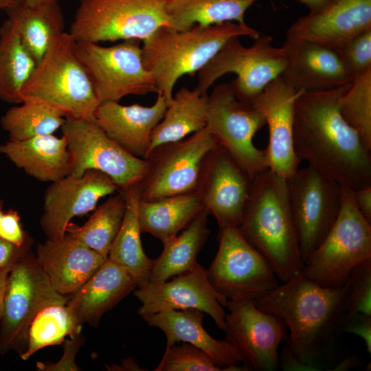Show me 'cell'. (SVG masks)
Returning <instances> with one entry per match:
<instances>
[{
    "instance_id": "9c48e42d",
    "label": "cell",
    "mask_w": 371,
    "mask_h": 371,
    "mask_svg": "<svg viewBox=\"0 0 371 371\" xmlns=\"http://www.w3.org/2000/svg\"><path fill=\"white\" fill-rule=\"evenodd\" d=\"M218 241L216 254L206 272L213 289L225 302L256 301L278 285L268 260L238 227H220Z\"/></svg>"
},
{
    "instance_id": "e0dca14e",
    "label": "cell",
    "mask_w": 371,
    "mask_h": 371,
    "mask_svg": "<svg viewBox=\"0 0 371 371\" xmlns=\"http://www.w3.org/2000/svg\"><path fill=\"white\" fill-rule=\"evenodd\" d=\"M253 179L220 145L206 157L197 191L204 209L215 218L219 228L239 227Z\"/></svg>"
},
{
    "instance_id": "5b68a950",
    "label": "cell",
    "mask_w": 371,
    "mask_h": 371,
    "mask_svg": "<svg viewBox=\"0 0 371 371\" xmlns=\"http://www.w3.org/2000/svg\"><path fill=\"white\" fill-rule=\"evenodd\" d=\"M76 43L65 32L55 40L23 86L22 102L46 104L65 118L95 119L100 102Z\"/></svg>"
},
{
    "instance_id": "52a82bcc",
    "label": "cell",
    "mask_w": 371,
    "mask_h": 371,
    "mask_svg": "<svg viewBox=\"0 0 371 371\" xmlns=\"http://www.w3.org/2000/svg\"><path fill=\"white\" fill-rule=\"evenodd\" d=\"M169 1L84 0L80 2L69 33L76 41H142L161 27H171Z\"/></svg>"
},
{
    "instance_id": "2e32d148",
    "label": "cell",
    "mask_w": 371,
    "mask_h": 371,
    "mask_svg": "<svg viewBox=\"0 0 371 371\" xmlns=\"http://www.w3.org/2000/svg\"><path fill=\"white\" fill-rule=\"evenodd\" d=\"M225 339L238 350L250 370L273 371L279 366L278 348L288 335L276 315L260 310L255 300L226 302Z\"/></svg>"
},
{
    "instance_id": "7402d4cb",
    "label": "cell",
    "mask_w": 371,
    "mask_h": 371,
    "mask_svg": "<svg viewBox=\"0 0 371 371\" xmlns=\"http://www.w3.org/2000/svg\"><path fill=\"white\" fill-rule=\"evenodd\" d=\"M281 77L297 90L324 91L352 82L337 50L317 43L286 37Z\"/></svg>"
},
{
    "instance_id": "cb8c5ba5",
    "label": "cell",
    "mask_w": 371,
    "mask_h": 371,
    "mask_svg": "<svg viewBox=\"0 0 371 371\" xmlns=\"http://www.w3.org/2000/svg\"><path fill=\"white\" fill-rule=\"evenodd\" d=\"M204 314L196 308L165 310L143 319L164 333L166 348L179 341L188 343L206 353L222 370H250L235 346L226 339L214 338L204 328Z\"/></svg>"
},
{
    "instance_id": "5bb4252c",
    "label": "cell",
    "mask_w": 371,
    "mask_h": 371,
    "mask_svg": "<svg viewBox=\"0 0 371 371\" xmlns=\"http://www.w3.org/2000/svg\"><path fill=\"white\" fill-rule=\"evenodd\" d=\"M266 122L252 104L239 100L230 84L222 83L208 95L206 127L221 146L254 177L267 168L264 150L254 144Z\"/></svg>"
},
{
    "instance_id": "83f0119b",
    "label": "cell",
    "mask_w": 371,
    "mask_h": 371,
    "mask_svg": "<svg viewBox=\"0 0 371 371\" xmlns=\"http://www.w3.org/2000/svg\"><path fill=\"white\" fill-rule=\"evenodd\" d=\"M203 209L197 190L154 200L140 198L138 203L140 230L164 244L178 235Z\"/></svg>"
},
{
    "instance_id": "f6af8a7d",
    "label": "cell",
    "mask_w": 371,
    "mask_h": 371,
    "mask_svg": "<svg viewBox=\"0 0 371 371\" xmlns=\"http://www.w3.org/2000/svg\"><path fill=\"white\" fill-rule=\"evenodd\" d=\"M32 244L31 238L22 247H16L0 238V269L10 272L16 261L31 249Z\"/></svg>"
},
{
    "instance_id": "7a4b0ae2",
    "label": "cell",
    "mask_w": 371,
    "mask_h": 371,
    "mask_svg": "<svg viewBox=\"0 0 371 371\" xmlns=\"http://www.w3.org/2000/svg\"><path fill=\"white\" fill-rule=\"evenodd\" d=\"M348 284L322 286L302 272L256 301L260 310L277 315L289 330L286 344L302 361L316 366L340 329L346 313Z\"/></svg>"
},
{
    "instance_id": "d6986e66",
    "label": "cell",
    "mask_w": 371,
    "mask_h": 371,
    "mask_svg": "<svg viewBox=\"0 0 371 371\" xmlns=\"http://www.w3.org/2000/svg\"><path fill=\"white\" fill-rule=\"evenodd\" d=\"M119 190L106 174L88 170L82 175H68L52 182L44 194L41 227L49 239L63 237L70 221L93 210L98 201Z\"/></svg>"
},
{
    "instance_id": "4316f807",
    "label": "cell",
    "mask_w": 371,
    "mask_h": 371,
    "mask_svg": "<svg viewBox=\"0 0 371 371\" xmlns=\"http://www.w3.org/2000/svg\"><path fill=\"white\" fill-rule=\"evenodd\" d=\"M0 153L28 175L43 182H54L71 174L70 155L66 137L53 134L25 140L9 139Z\"/></svg>"
},
{
    "instance_id": "d4e9b609",
    "label": "cell",
    "mask_w": 371,
    "mask_h": 371,
    "mask_svg": "<svg viewBox=\"0 0 371 371\" xmlns=\"http://www.w3.org/2000/svg\"><path fill=\"white\" fill-rule=\"evenodd\" d=\"M57 292L71 295L106 258L67 233L39 244L35 256Z\"/></svg>"
},
{
    "instance_id": "836d02e7",
    "label": "cell",
    "mask_w": 371,
    "mask_h": 371,
    "mask_svg": "<svg viewBox=\"0 0 371 371\" xmlns=\"http://www.w3.org/2000/svg\"><path fill=\"white\" fill-rule=\"evenodd\" d=\"M36 63L7 19L0 27V100L19 104L23 86Z\"/></svg>"
},
{
    "instance_id": "1f68e13d",
    "label": "cell",
    "mask_w": 371,
    "mask_h": 371,
    "mask_svg": "<svg viewBox=\"0 0 371 371\" xmlns=\"http://www.w3.org/2000/svg\"><path fill=\"white\" fill-rule=\"evenodd\" d=\"M123 191L126 196L125 213L108 258L125 267L140 286L148 282L153 260L146 255L141 241L139 183Z\"/></svg>"
},
{
    "instance_id": "484cf974",
    "label": "cell",
    "mask_w": 371,
    "mask_h": 371,
    "mask_svg": "<svg viewBox=\"0 0 371 371\" xmlns=\"http://www.w3.org/2000/svg\"><path fill=\"white\" fill-rule=\"evenodd\" d=\"M137 287L128 271L107 258L91 277L69 295L67 305L80 325L97 324L105 313Z\"/></svg>"
},
{
    "instance_id": "74e56055",
    "label": "cell",
    "mask_w": 371,
    "mask_h": 371,
    "mask_svg": "<svg viewBox=\"0 0 371 371\" xmlns=\"http://www.w3.org/2000/svg\"><path fill=\"white\" fill-rule=\"evenodd\" d=\"M340 113L371 150V71L355 79L339 100Z\"/></svg>"
},
{
    "instance_id": "b9f144b4",
    "label": "cell",
    "mask_w": 371,
    "mask_h": 371,
    "mask_svg": "<svg viewBox=\"0 0 371 371\" xmlns=\"http://www.w3.org/2000/svg\"><path fill=\"white\" fill-rule=\"evenodd\" d=\"M340 330L359 336L364 341L368 352L371 353V315L346 312Z\"/></svg>"
},
{
    "instance_id": "f35d334b",
    "label": "cell",
    "mask_w": 371,
    "mask_h": 371,
    "mask_svg": "<svg viewBox=\"0 0 371 371\" xmlns=\"http://www.w3.org/2000/svg\"><path fill=\"white\" fill-rule=\"evenodd\" d=\"M203 351L188 343L166 348L155 371H221Z\"/></svg>"
},
{
    "instance_id": "4fadbf2b",
    "label": "cell",
    "mask_w": 371,
    "mask_h": 371,
    "mask_svg": "<svg viewBox=\"0 0 371 371\" xmlns=\"http://www.w3.org/2000/svg\"><path fill=\"white\" fill-rule=\"evenodd\" d=\"M70 155L71 175L95 170L125 190L139 183L148 170L146 159L135 157L112 140L93 120L65 118L61 126Z\"/></svg>"
},
{
    "instance_id": "f5cc1de1",
    "label": "cell",
    "mask_w": 371,
    "mask_h": 371,
    "mask_svg": "<svg viewBox=\"0 0 371 371\" xmlns=\"http://www.w3.org/2000/svg\"><path fill=\"white\" fill-rule=\"evenodd\" d=\"M55 1H59V0H23V3L28 6H36Z\"/></svg>"
},
{
    "instance_id": "681fc988",
    "label": "cell",
    "mask_w": 371,
    "mask_h": 371,
    "mask_svg": "<svg viewBox=\"0 0 371 371\" xmlns=\"http://www.w3.org/2000/svg\"><path fill=\"white\" fill-rule=\"evenodd\" d=\"M9 272L0 269V319L2 315L3 299Z\"/></svg>"
},
{
    "instance_id": "bcb514c9",
    "label": "cell",
    "mask_w": 371,
    "mask_h": 371,
    "mask_svg": "<svg viewBox=\"0 0 371 371\" xmlns=\"http://www.w3.org/2000/svg\"><path fill=\"white\" fill-rule=\"evenodd\" d=\"M279 365L284 371H318L320 369L315 365L302 361L299 359L286 344L279 354Z\"/></svg>"
},
{
    "instance_id": "4dcf8cb0",
    "label": "cell",
    "mask_w": 371,
    "mask_h": 371,
    "mask_svg": "<svg viewBox=\"0 0 371 371\" xmlns=\"http://www.w3.org/2000/svg\"><path fill=\"white\" fill-rule=\"evenodd\" d=\"M208 216L203 209L180 234L163 244L161 254L153 260L148 282L168 280L194 267L210 233Z\"/></svg>"
},
{
    "instance_id": "ba28073f",
    "label": "cell",
    "mask_w": 371,
    "mask_h": 371,
    "mask_svg": "<svg viewBox=\"0 0 371 371\" xmlns=\"http://www.w3.org/2000/svg\"><path fill=\"white\" fill-rule=\"evenodd\" d=\"M68 299L54 288L31 249L27 251L8 274L0 319V355L10 350L21 355L38 313L51 304H67Z\"/></svg>"
},
{
    "instance_id": "7c38bea8",
    "label": "cell",
    "mask_w": 371,
    "mask_h": 371,
    "mask_svg": "<svg viewBox=\"0 0 371 371\" xmlns=\"http://www.w3.org/2000/svg\"><path fill=\"white\" fill-rule=\"evenodd\" d=\"M218 145L205 126L155 148L146 159L148 170L139 183L140 198L154 200L196 191L204 161Z\"/></svg>"
},
{
    "instance_id": "ee69618b",
    "label": "cell",
    "mask_w": 371,
    "mask_h": 371,
    "mask_svg": "<svg viewBox=\"0 0 371 371\" xmlns=\"http://www.w3.org/2000/svg\"><path fill=\"white\" fill-rule=\"evenodd\" d=\"M82 342L80 333L71 337L69 340L64 343V353L59 361L54 363L38 362L36 367L45 371L79 370V367L75 363V357Z\"/></svg>"
},
{
    "instance_id": "d590c367",
    "label": "cell",
    "mask_w": 371,
    "mask_h": 371,
    "mask_svg": "<svg viewBox=\"0 0 371 371\" xmlns=\"http://www.w3.org/2000/svg\"><path fill=\"white\" fill-rule=\"evenodd\" d=\"M65 121L58 110L42 102L28 100L8 110L0 123L8 133L9 139L21 141L53 134Z\"/></svg>"
},
{
    "instance_id": "f907efd6",
    "label": "cell",
    "mask_w": 371,
    "mask_h": 371,
    "mask_svg": "<svg viewBox=\"0 0 371 371\" xmlns=\"http://www.w3.org/2000/svg\"><path fill=\"white\" fill-rule=\"evenodd\" d=\"M306 5L309 12H315L323 7L329 0H296Z\"/></svg>"
},
{
    "instance_id": "f1b7e54d",
    "label": "cell",
    "mask_w": 371,
    "mask_h": 371,
    "mask_svg": "<svg viewBox=\"0 0 371 371\" xmlns=\"http://www.w3.org/2000/svg\"><path fill=\"white\" fill-rule=\"evenodd\" d=\"M5 12L36 65L65 32V19L58 1L36 6L22 3Z\"/></svg>"
},
{
    "instance_id": "7bdbcfd3",
    "label": "cell",
    "mask_w": 371,
    "mask_h": 371,
    "mask_svg": "<svg viewBox=\"0 0 371 371\" xmlns=\"http://www.w3.org/2000/svg\"><path fill=\"white\" fill-rule=\"evenodd\" d=\"M0 238L16 247L23 246L30 238L21 229L17 211L9 210L4 212L0 221Z\"/></svg>"
},
{
    "instance_id": "ab89813d",
    "label": "cell",
    "mask_w": 371,
    "mask_h": 371,
    "mask_svg": "<svg viewBox=\"0 0 371 371\" xmlns=\"http://www.w3.org/2000/svg\"><path fill=\"white\" fill-rule=\"evenodd\" d=\"M347 284L346 312L371 315V258L354 268Z\"/></svg>"
},
{
    "instance_id": "3957f363",
    "label": "cell",
    "mask_w": 371,
    "mask_h": 371,
    "mask_svg": "<svg viewBox=\"0 0 371 371\" xmlns=\"http://www.w3.org/2000/svg\"><path fill=\"white\" fill-rule=\"evenodd\" d=\"M282 282L302 272L298 237L291 210L286 179L266 168L254 177L238 227Z\"/></svg>"
},
{
    "instance_id": "ffe728a7",
    "label": "cell",
    "mask_w": 371,
    "mask_h": 371,
    "mask_svg": "<svg viewBox=\"0 0 371 371\" xmlns=\"http://www.w3.org/2000/svg\"><path fill=\"white\" fill-rule=\"evenodd\" d=\"M303 91L280 76L251 103L264 115L269 129V143L264 150L267 167L285 179L297 171L301 162L293 146V122L295 100Z\"/></svg>"
},
{
    "instance_id": "8fae6325",
    "label": "cell",
    "mask_w": 371,
    "mask_h": 371,
    "mask_svg": "<svg viewBox=\"0 0 371 371\" xmlns=\"http://www.w3.org/2000/svg\"><path fill=\"white\" fill-rule=\"evenodd\" d=\"M100 104L119 102L129 95L158 93L151 74L142 61L140 41H122L111 46L76 41Z\"/></svg>"
},
{
    "instance_id": "60d3db41",
    "label": "cell",
    "mask_w": 371,
    "mask_h": 371,
    "mask_svg": "<svg viewBox=\"0 0 371 371\" xmlns=\"http://www.w3.org/2000/svg\"><path fill=\"white\" fill-rule=\"evenodd\" d=\"M337 52L352 82L371 71V29L351 38Z\"/></svg>"
},
{
    "instance_id": "db71d44e",
    "label": "cell",
    "mask_w": 371,
    "mask_h": 371,
    "mask_svg": "<svg viewBox=\"0 0 371 371\" xmlns=\"http://www.w3.org/2000/svg\"><path fill=\"white\" fill-rule=\"evenodd\" d=\"M3 202L2 201H0V221L2 217V216L4 214V212L3 210Z\"/></svg>"
},
{
    "instance_id": "816d5d0a",
    "label": "cell",
    "mask_w": 371,
    "mask_h": 371,
    "mask_svg": "<svg viewBox=\"0 0 371 371\" xmlns=\"http://www.w3.org/2000/svg\"><path fill=\"white\" fill-rule=\"evenodd\" d=\"M22 3H23V0H0V11H6Z\"/></svg>"
},
{
    "instance_id": "603a6c76",
    "label": "cell",
    "mask_w": 371,
    "mask_h": 371,
    "mask_svg": "<svg viewBox=\"0 0 371 371\" xmlns=\"http://www.w3.org/2000/svg\"><path fill=\"white\" fill-rule=\"evenodd\" d=\"M167 106L161 93H157L155 103L149 106L106 102L99 104L94 118L107 136L122 148L135 157L146 159L152 132L162 120Z\"/></svg>"
},
{
    "instance_id": "9a60e30c",
    "label": "cell",
    "mask_w": 371,
    "mask_h": 371,
    "mask_svg": "<svg viewBox=\"0 0 371 371\" xmlns=\"http://www.w3.org/2000/svg\"><path fill=\"white\" fill-rule=\"evenodd\" d=\"M289 201L303 262L324 239L338 216L341 186L308 166L286 179Z\"/></svg>"
},
{
    "instance_id": "30bf717a",
    "label": "cell",
    "mask_w": 371,
    "mask_h": 371,
    "mask_svg": "<svg viewBox=\"0 0 371 371\" xmlns=\"http://www.w3.org/2000/svg\"><path fill=\"white\" fill-rule=\"evenodd\" d=\"M284 63L282 47H274L270 36H259L250 47L243 46L235 36L197 72L196 89L207 93L217 79L234 73L237 76L230 83L233 92L239 100L251 104L264 88L281 75Z\"/></svg>"
},
{
    "instance_id": "44dd1931",
    "label": "cell",
    "mask_w": 371,
    "mask_h": 371,
    "mask_svg": "<svg viewBox=\"0 0 371 371\" xmlns=\"http://www.w3.org/2000/svg\"><path fill=\"white\" fill-rule=\"evenodd\" d=\"M371 29V0H329L301 16L286 37L313 41L338 50L351 38Z\"/></svg>"
},
{
    "instance_id": "8d00e7d4",
    "label": "cell",
    "mask_w": 371,
    "mask_h": 371,
    "mask_svg": "<svg viewBox=\"0 0 371 371\" xmlns=\"http://www.w3.org/2000/svg\"><path fill=\"white\" fill-rule=\"evenodd\" d=\"M79 324L67 304H54L40 311L32 320L27 337L26 350L20 355L23 360L28 359L38 350L46 346L60 344L65 337L80 333Z\"/></svg>"
},
{
    "instance_id": "e575fe53",
    "label": "cell",
    "mask_w": 371,
    "mask_h": 371,
    "mask_svg": "<svg viewBox=\"0 0 371 371\" xmlns=\"http://www.w3.org/2000/svg\"><path fill=\"white\" fill-rule=\"evenodd\" d=\"M126 209L123 190L100 205L82 226L69 223L66 233L107 258L120 229Z\"/></svg>"
},
{
    "instance_id": "f546056e",
    "label": "cell",
    "mask_w": 371,
    "mask_h": 371,
    "mask_svg": "<svg viewBox=\"0 0 371 371\" xmlns=\"http://www.w3.org/2000/svg\"><path fill=\"white\" fill-rule=\"evenodd\" d=\"M207 103V93H202L196 88L181 87L173 95L162 120L152 132L148 156L162 144L181 140L204 128Z\"/></svg>"
},
{
    "instance_id": "d6a6232c",
    "label": "cell",
    "mask_w": 371,
    "mask_h": 371,
    "mask_svg": "<svg viewBox=\"0 0 371 371\" xmlns=\"http://www.w3.org/2000/svg\"><path fill=\"white\" fill-rule=\"evenodd\" d=\"M258 0H170L168 14L172 29L245 22L246 11Z\"/></svg>"
},
{
    "instance_id": "c3c4849f",
    "label": "cell",
    "mask_w": 371,
    "mask_h": 371,
    "mask_svg": "<svg viewBox=\"0 0 371 371\" xmlns=\"http://www.w3.org/2000/svg\"><path fill=\"white\" fill-rule=\"evenodd\" d=\"M361 364V359L357 355L349 356L344 359L339 363L335 367L333 370L346 371L352 368H357Z\"/></svg>"
},
{
    "instance_id": "ac0fdd59",
    "label": "cell",
    "mask_w": 371,
    "mask_h": 371,
    "mask_svg": "<svg viewBox=\"0 0 371 371\" xmlns=\"http://www.w3.org/2000/svg\"><path fill=\"white\" fill-rule=\"evenodd\" d=\"M142 305L137 313L142 318L165 310L196 308L209 315L224 331L225 300L210 284L206 269L199 263L187 272L168 280L147 282L134 293Z\"/></svg>"
},
{
    "instance_id": "11a10c76",
    "label": "cell",
    "mask_w": 371,
    "mask_h": 371,
    "mask_svg": "<svg viewBox=\"0 0 371 371\" xmlns=\"http://www.w3.org/2000/svg\"><path fill=\"white\" fill-rule=\"evenodd\" d=\"M78 1H79L80 2V1H84V0H78Z\"/></svg>"
},
{
    "instance_id": "277c9868",
    "label": "cell",
    "mask_w": 371,
    "mask_h": 371,
    "mask_svg": "<svg viewBox=\"0 0 371 371\" xmlns=\"http://www.w3.org/2000/svg\"><path fill=\"white\" fill-rule=\"evenodd\" d=\"M259 36V32L247 23L236 22L196 25L184 30L163 27L142 41V61L153 76L157 93L164 95L168 106L177 80L201 70L230 38L256 39Z\"/></svg>"
},
{
    "instance_id": "6da1fadb",
    "label": "cell",
    "mask_w": 371,
    "mask_h": 371,
    "mask_svg": "<svg viewBox=\"0 0 371 371\" xmlns=\"http://www.w3.org/2000/svg\"><path fill=\"white\" fill-rule=\"evenodd\" d=\"M350 84L303 91L297 97L293 146L301 161L341 186L356 190L371 186V150L339 111V100Z\"/></svg>"
},
{
    "instance_id": "8992f818",
    "label": "cell",
    "mask_w": 371,
    "mask_h": 371,
    "mask_svg": "<svg viewBox=\"0 0 371 371\" xmlns=\"http://www.w3.org/2000/svg\"><path fill=\"white\" fill-rule=\"evenodd\" d=\"M371 258V223L358 210L352 190L341 186V206L333 225L304 263L302 273L328 288H341L359 263Z\"/></svg>"
},
{
    "instance_id": "7dc6e473",
    "label": "cell",
    "mask_w": 371,
    "mask_h": 371,
    "mask_svg": "<svg viewBox=\"0 0 371 371\" xmlns=\"http://www.w3.org/2000/svg\"><path fill=\"white\" fill-rule=\"evenodd\" d=\"M352 196L359 212L371 223V186L352 190Z\"/></svg>"
}]
</instances>
